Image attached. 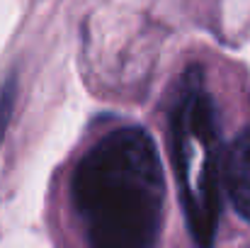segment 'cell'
Masks as SVG:
<instances>
[{"instance_id": "2", "label": "cell", "mask_w": 250, "mask_h": 248, "mask_svg": "<svg viewBox=\"0 0 250 248\" xmlns=\"http://www.w3.org/2000/svg\"><path fill=\"white\" fill-rule=\"evenodd\" d=\"M172 161L187 226L197 244L211 246L221 217L224 144L219 114L199 66H189L170 117Z\"/></svg>"}, {"instance_id": "1", "label": "cell", "mask_w": 250, "mask_h": 248, "mask_svg": "<svg viewBox=\"0 0 250 248\" xmlns=\"http://www.w3.org/2000/svg\"><path fill=\"white\" fill-rule=\"evenodd\" d=\"M73 204L92 246H153L166 204V173L156 141L139 127L100 139L73 173Z\"/></svg>"}, {"instance_id": "4", "label": "cell", "mask_w": 250, "mask_h": 248, "mask_svg": "<svg viewBox=\"0 0 250 248\" xmlns=\"http://www.w3.org/2000/svg\"><path fill=\"white\" fill-rule=\"evenodd\" d=\"M15 100H17V81L7 78L0 88V144L5 139V132L10 127L12 112H15Z\"/></svg>"}, {"instance_id": "3", "label": "cell", "mask_w": 250, "mask_h": 248, "mask_svg": "<svg viewBox=\"0 0 250 248\" xmlns=\"http://www.w3.org/2000/svg\"><path fill=\"white\" fill-rule=\"evenodd\" d=\"M224 187L236 212L250 222V129L224 151Z\"/></svg>"}]
</instances>
